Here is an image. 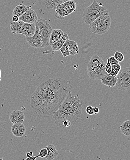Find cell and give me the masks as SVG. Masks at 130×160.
Instances as JSON below:
<instances>
[{
	"mask_svg": "<svg viewBox=\"0 0 130 160\" xmlns=\"http://www.w3.org/2000/svg\"><path fill=\"white\" fill-rule=\"evenodd\" d=\"M71 91V82L67 80L54 77L44 82L37 86L31 97L32 112L39 118L52 116Z\"/></svg>",
	"mask_w": 130,
	"mask_h": 160,
	"instance_id": "cell-1",
	"label": "cell"
},
{
	"mask_svg": "<svg viewBox=\"0 0 130 160\" xmlns=\"http://www.w3.org/2000/svg\"><path fill=\"white\" fill-rule=\"evenodd\" d=\"M82 109V103L78 95H72L70 92L59 108L53 114L52 118L61 128L65 121H69L73 126L80 118Z\"/></svg>",
	"mask_w": 130,
	"mask_h": 160,
	"instance_id": "cell-2",
	"label": "cell"
},
{
	"mask_svg": "<svg viewBox=\"0 0 130 160\" xmlns=\"http://www.w3.org/2000/svg\"><path fill=\"white\" fill-rule=\"evenodd\" d=\"M103 15H109L108 10L105 7L99 5L94 0L90 5L85 9L82 18L85 24L90 25L98 17Z\"/></svg>",
	"mask_w": 130,
	"mask_h": 160,
	"instance_id": "cell-3",
	"label": "cell"
},
{
	"mask_svg": "<svg viewBox=\"0 0 130 160\" xmlns=\"http://www.w3.org/2000/svg\"><path fill=\"white\" fill-rule=\"evenodd\" d=\"M111 26V18L109 15H103L90 24L92 32L102 35L107 32Z\"/></svg>",
	"mask_w": 130,
	"mask_h": 160,
	"instance_id": "cell-4",
	"label": "cell"
},
{
	"mask_svg": "<svg viewBox=\"0 0 130 160\" xmlns=\"http://www.w3.org/2000/svg\"><path fill=\"white\" fill-rule=\"evenodd\" d=\"M116 87L118 90L125 91L130 88V68H121L116 76Z\"/></svg>",
	"mask_w": 130,
	"mask_h": 160,
	"instance_id": "cell-5",
	"label": "cell"
},
{
	"mask_svg": "<svg viewBox=\"0 0 130 160\" xmlns=\"http://www.w3.org/2000/svg\"><path fill=\"white\" fill-rule=\"evenodd\" d=\"M37 21L40 28V33L41 37L43 47L46 48L49 45V40L52 32L51 26L48 21L43 19L37 20Z\"/></svg>",
	"mask_w": 130,
	"mask_h": 160,
	"instance_id": "cell-6",
	"label": "cell"
},
{
	"mask_svg": "<svg viewBox=\"0 0 130 160\" xmlns=\"http://www.w3.org/2000/svg\"><path fill=\"white\" fill-rule=\"evenodd\" d=\"M35 32L32 37H26V41L31 46L35 48H42L43 47L42 40L40 33V28L37 21L35 22Z\"/></svg>",
	"mask_w": 130,
	"mask_h": 160,
	"instance_id": "cell-7",
	"label": "cell"
},
{
	"mask_svg": "<svg viewBox=\"0 0 130 160\" xmlns=\"http://www.w3.org/2000/svg\"><path fill=\"white\" fill-rule=\"evenodd\" d=\"M105 66H100L94 68L87 67V75L92 80H101L104 75L107 73L105 70Z\"/></svg>",
	"mask_w": 130,
	"mask_h": 160,
	"instance_id": "cell-8",
	"label": "cell"
},
{
	"mask_svg": "<svg viewBox=\"0 0 130 160\" xmlns=\"http://www.w3.org/2000/svg\"><path fill=\"white\" fill-rule=\"evenodd\" d=\"M19 19L24 23H34L37 20V16L35 11L29 8L22 15L19 17Z\"/></svg>",
	"mask_w": 130,
	"mask_h": 160,
	"instance_id": "cell-9",
	"label": "cell"
},
{
	"mask_svg": "<svg viewBox=\"0 0 130 160\" xmlns=\"http://www.w3.org/2000/svg\"><path fill=\"white\" fill-rule=\"evenodd\" d=\"M35 30V23H24L20 31V34L27 37H32L34 35Z\"/></svg>",
	"mask_w": 130,
	"mask_h": 160,
	"instance_id": "cell-10",
	"label": "cell"
},
{
	"mask_svg": "<svg viewBox=\"0 0 130 160\" xmlns=\"http://www.w3.org/2000/svg\"><path fill=\"white\" fill-rule=\"evenodd\" d=\"M10 119L12 124L23 123L25 120V115L22 111L15 110L12 112L10 116Z\"/></svg>",
	"mask_w": 130,
	"mask_h": 160,
	"instance_id": "cell-11",
	"label": "cell"
},
{
	"mask_svg": "<svg viewBox=\"0 0 130 160\" xmlns=\"http://www.w3.org/2000/svg\"><path fill=\"white\" fill-rule=\"evenodd\" d=\"M26 127L22 123L13 124L11 127L12 133L16 137L23 136L26 133Z\"/></svg>",
	"mask_w": 130,
	"mask_h": 160,
	"instance_id": "cell-12",
	"label": "cell"
},
{
	"mask_svg": "<svg viewBox=\"0 0 130 160\" xmlns=\"http://www.w3.org/2000/svg\"><path fill=\"white\" fill-rule=\"evenodd\" d=\"M101 83L103 85L107 86L108 87H114L116 84L117 78L116 77L110 75L108 73L104 75L101 79Z\"/></svg>",
	"mask_w": 130,
	"mask_h": 160,
	"instance_id": "cell-13",
	"label": "cell"
},
{
	"mask_svg": "<svg viewBox=\"0 0 130 160\" xmlns=\"http://www.w3.org/2000/svg\"><path fill=\"white\" fill-rule=\"evenodd\" d=\"M105 62L101 58L97 55H94L91 58L87 67L94 68L100 66H105Z\"/></svg>",
	"mask_w": 130,
	"mask_h": 160,
	"instance_id": "cell-14",
	"label": "cell"
},
{
	"mask_svg": "<svg viewBox=\"0 0 130 160\" xmlns=\"http://www.w3.org/2000/svg\"><path fill=\"white\" fill-rule=\"evenodd\" d=\"M55 15L58 19L62 20L64 17L69 15L68 10L63 3L59 4L55 7Z\"/></svg>",
	"mask_w": 130,
	"mask_h": 160,
	"instance_id": "cell-15",
	"label": "cell"
},
{
	"mask_svg": "<svg viewBox=\"0 0 130 160\" xmlns=\"http://www.w3.org/2000/svg\"><path fill=\"white\" fill-rule=\"evenodd\" d=\"M69 39V36H68L67 33H65L64 32L63 35L55 43L51 45V47H52V50L53 51H58L60 50V49L61 48L62 46L65 42L67 40Z\"/></svg>",
	"mask_w": 130,
	"mask_h": 160,
	"instance_id": "cell-16",
	"label": "cell"
},
{
	"mask_svg": "<svg viewBox=\"0 0 130 160\" xmlns=\"http://www.w3.org/2000/svg\"><path fill=\"white\" fill-rule=\"evenodd\" d=\"M47 149L48 152L46 156L45 157L47 160H52L56 158L58 156V151L56 149V147L54 145H48L46 147Z\"/></svg>",
	"mask_w": 130,
	"mask_h": 160,
	"instance_id": "cell-17",
	"label": "cell"
},
{
	"mask_svg": "<svg viewBox=\"0 0 130 160\" xmlns=\"http://www.w3.org/2000/svg\"><path fill=\"white\" fill-rule=\"evenodd\" d=\"M64 32L60 29H54L52 30L50 40H49V45H52L56 42L63 35Z\"/></svg>",
	"mask_w": 130,
	"mask_h": 160,
	"instance_id": "cell-18",
	"label": "cell"
},
{
	"mask_svg": "<svg viewBox=\"0 0 130 160\" xmlns=\"http://www.w3.org/2000/svg\"><path fill=\"white\" fill-rule=\"evenodd\" d=\"M24 22L19 20L17 22L12 21L10 24V28L12 33L14 34H20L21 29Z\"/></svg>",
	"mask_w": 130,
	"mask_h": 160,
	"instance_id": "cell-19",
	"label": "cell"
},
{
	"mask_svg": "<svg viewBox=\"0 0 130 160\" xmlns=\"http://www.w3.org/2000/svg\"><path fill=\"white\" fill-rule=\"evenodd\" d=\"M29 8L28 6H26L25 5L20 4L19 5L17 6L14 8V11L12 12V15H17L20 17Z\"/></svg>",
	"mask_w": 130,
	"mask_h": 160,
	"instance_id": "cell-20",
	"label": "cell"
},
{
	"mask_svg": "<svg viewBox=\"0 0 130 160\" xmlns=\"http://www.w3.org/2000/svg\"><path fill=\"white\" fill-rule=\"evenodd\" d=\"M121 133L126 136H130V121L126 120L120 126Z\"/></svg>",
	"mask_w": 130,
	"mask_h": 160,
	"instance_id": "cell-21",
	"label": "cell"
},
{
	"mask_svg": "<svg viewBox=\"0 0 130 160\" xmlns=\"http://www.w3.org/2000/svg\"><path fill=\"white\" fill-rule=\"evenodd\" d=\"M69 50L71 56H75L79 53L78 45L76 42L70 40L69 44Z\"/></svg>",
	"mask_w": 130,
	"mask_h": 160,
	"instance_id": "cell-22",
	"label": "cell"
},
{
	"mask_svg": "<svg viewBox=\"0 0 130 160\" xmlns=\"http://www.w3.org/2000/svg\"><path fill=\"white\" fill-rule=\"evenodd\" d=\"M64 4L65 6V7L68 10L69 15L71 14L73 12L75 11L76 8V4L75 1L73 0H70L68 1H65L64 2Z\"/></svg>",
	"mask_w": 130,
	"mask_h": 160,
	"instance_id": "cell-23",
	"label": "cell"
},
{
	"mask_svg": "<svg viewBox=\"0 0 130 160\" xmlns=\"http://www.w3.org/2000/svg\"><path fill=\"white\" fill-rule=\"evenodd\" d=\"M69 42H70V39H68L67 40L64 45L60 49V51L62 54L63 57H66L67 56H70V52H69Z\"/></svg>",
	"mask_w": 130,
	"mask_h": 160,
	"instance_id": "cell-24",
	"label": "cell"
},
{
	"mask_svg": "<svg viewBox=\"0 0 130 160\" xmlns=\"http://www.w3.org/2000/svg\"><path fill=\"white\" fill-rule=\"evenodd\" d=\"M114 56L116 59L117 61L119 62H122L124 60V55L122 53H121L120 52H115Z\"/></svg>",
	"mask_w": 130,
	"mask_h": 160,
	"instance_id": "cell-25",
	"label": "cell"
},
{
	"mask_svg": "<svg viewBox=\"0 0 130 160\" xmlns=\"http://www.w3.org/2000/svg\"><path fill=\"white\" fill-rule=\"evenodd\" d=\"M48 2V4L51 5H50V7H52V8H55L57 6L59 5V2L58 1H59L60 4H62V2H61V0H46V2Z\"/></svg>",
	"mask_w": 130,
	"mask_h": 160,
	"instance_id": "cell-26",
	"label": "cell"
},
{
	"mask_svg": "<svg viewBox=\"0 0 130 160\" xmlns=\"http://www.w3.org/2000/svg\"><path fill=\"white\" fill-rule=\"evenodd\" d=\"M47 149L46 148H43L39 152V155H37L39 157H41V158H45L46 155H47Z\"/></svg>",
	"mask_w": 130,
	"mask_h": 160,
	"instance_id": "cell-27",
	"label": "cell"
},
{
	"mask_svg": "<svg viewBox=\"0 0 130 160\" xmlns=\"http://www.w3.org/2000/svg\"><path fill=\"white\" fill-rule=\"evenodd\" d=\"M86 112L87 114L89 115H94V110H93V107L92 106L89 105L86 108Z\"/></svg>",
	"mask_w": 130,
	"mask_h": 160,
	"instance_id": "cell-28",
	"label": "cell"
},
{
	"mask_svg": "<svg viewBox=\"0 0 130 160\" xmlns=\"http://www.w3.org/2000/svg\"><path fill=\"white\" fill-rule=\"evenodd\" d=\"M106 59L107 60V63L106 64L105 66V71L106 72V73H109L111 70V65L109 61H108V59L106 58Z\"/></svg>",
	"mask_w": 130,
	"mask_h": 160,
	"instance_id": "cell-29",
	"label": "cell"
},
{
	"mask_svg": "<svg viewBox=\"0 0 130 160\" xmlns=\"http://www.w3.org/2000/svg\"><path fill=\"white\" fill-rule=\"evenodd\" d=\"M107 59H108V61H109L111 65H115V64L119 63V61H117L116 59L115 58L114 56H111L109 58H107Z\"/></svg>",
	"mask_w": 130,
	"mask_h": 160,
	"instance_id": "cell-30",
	"label": "cell"
},
{
	"mask_svg": "<svg viewBox=\"0 0 130 160\" xmlns=\"http://www.w3.org/2000/svg\"><path fill=\"white\" fill-rule=\"evenodd\" d=\"M111 67L112 69H115L116 70L118 71V72H120L121 69V66L119 64V63L111 65Z\"/></svg>",
	"mask_w": 130,
	"mask_h": 160,
	"instance_id": "cell-31",
	"label": "cell"
},
{
	"mask_svg": "<svg viewBox=\"0 0 130 160\" xmlns=\"http://www.w3.org/2000/svg\"><path fill=\"white\" fill-rule=\"evenodd\" d=\"M119 72L116 70L115 69L112 68L110 72L109 73H108L110 75L116 77L118 75Z\"/></svg>",
	"mask_w": 130,
	"mask_h": 160,
	"instance_id": "cell-32",
	"label": "cell"
},
{
	"mask_svg": "<svg viewBox=\"0 0 130 160\" xmlns=\"http://www.w3.org/2000/svg\"><path fill=\"white\" fill-rule=\"evenodd\" d=\"M12 21H14V22H17L20 20L19 17L17 16V15H12Z\"/></svg>",
	"mask_w": 130,
	"mask_h": 160,
	"instance_id": "cell-33",
	"label": "cell"
},
{
	"mask_svg": "<svg viewBox=\"0 0 130 160\" xmlns=\"http://www.w3.org/2000/svg\"><path fill=\"white\" fill-rule=\"evenodd\" d=\"M39 157L38 156H30V157H27L26 159H25L26 160H35Z\"/></svg>",
	"mask_w": 130,
	"mask_h": 160,
	"instance_id": "cell-34",
	"label": "cell"
},
{
	"mask_svg": "<svg viewBox=\"0 0 130 160\" xmlns=\"http://www.w3.org/2000/svg\"><path fill=\"white\" fill-rule=\"evenodd\" d=\"M93 110H94V114H95V115H97L100 112L99 108L98 107H93Z\"/></svg>",
	"mask_w": 130,
	"mask_h": 160,
	"instance_id": "cell-35",
	"label": "cell"
},
{
	"mask_svg": "<svg viewBox=\"0 0 130 160\" xmlns=\"http://www.w3.org/2000/svg\"><path fill=\"white\" fill-rule=\"evenodd\" d=\"M33 156V152L32 151H29L26 153V156L27 157H30V156Z\"/></svg>",
	"mask_w": 130,
	"mask_h": 160,
	"instance_id": "cell-36",
	"label": "cell"
},
{
	"mask_svg": "<svg viewBox=\"0 0 130 160\" xmlns=\"http://www.w3.org/2000/svg\"><path fill=\"white\" fill-rule=\"evenodd\" d=\"M1 75H0V81H1Z\"/></svg>",
	"mask_w": 130,
	"mask_h": 160,
	"instance_id": "cell-37",
	"label": "cell"
},
{
	"mask_svg": "<svg viewBox=\"0 0 130 160\" xmlns=\"http://www.w3.org/2000/svg\"><path fill=\"white\" fill-rule=\"evenodd\" d=\"M0 75H1V69H0Z\"/></svg>",
	"mask_w": 130,
	"mask_h": 160,
	"instance_id": "cell-38",
	"label": "cell"
}]
</instances>
